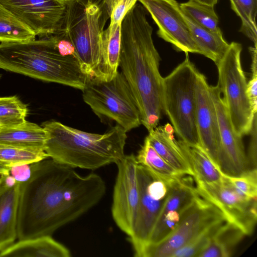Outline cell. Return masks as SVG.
Instances as JSON below:
<instances>
[{
    "label": "cell",
    "mask_w": 257,
    "mask_h": 257,
    "mask_svg": "<svg viewBox=\"0 0 257 257\" xmlns=\"http://www.w3.org/2000/svg\"><path fill=\"white\" fill-rule=\"evenodd\" d=\"M105 191L96 174L82 176L52 159L31 164L30 177L21 183L17 238L51 235L94 206Z\"/></svg>",
    "instance_id": "1"
},
{
    "label": "cell",
    "mask_w": 257,
    "mask_h": 257,
    "mask_svg": "<svg viewBox=\"0 0 257 257\" xmlns=\"http://www.w3.org/2000/svg\"><path fill=\"white\" fill-rule=\"evenodd\" d=\"M153 28L140 4L130 10L121 23L118 67L139 109L141 123L149 132L156 127L163 112V77L161 57L152 38Z\"/></svg>",
    "instance_id": "2"
},
{
    "label": "cell",
    "mask_w": 257,
    "mask_h": 257,
    "mask_svg": "<svg viewBox=\"0 0 257 257\" xmlns=\"http://www.w3.org/2000/svg\"><path fill=\"white\" fill-rule=\"evenodd\" d=\"M42 126L48 134L45 152L55 161L75 168L96 170L124 156L126 131L116 124L103 134L85 132L51 120Z\"/></svg>",
    "instance_id": "3"
},
{
    "label": "cell",
    "mask_w": 257,
    "mask_h": 257,
    "mask_svg": "<svg viewBox=\"0 0 257 257\" xmlns=\"http://www.w3.org/2000/svg\"><path fill=\"white\" fill-rule=\"evenodd\" d=\"M0 69L82 90L89 75L74 57L62 55L51 35L0 44Z\"/></svg>",
    "instance_id": "4"
},
{
    "label": "cell",
    "mask_w": 257,
    "mask_h": 257,
    "mask_svg": "<svg viewBox=\"0 0 257 257\" xmlns=\"http://www.w3.org/2000/svg\"><path fill=\"white\" fill-rule=\"evenodd\" d=\"M63 30L87 75L96 76L101 62L102 37L109 19L104 0H65Z\"/></svg>",
    "instance_id": "5"
},
{
    "label": "cell",
    "mask_w": 257,
    "mask_h": 257,
    "mask_svg": "<svg viewBox=\"0 0 257 257\" xmlns=\"http://www.w3.org/2000/svg\"><path fill=\"white\" fill-rule=\"evenodd\" d=\"M185 58L163 77V112L179 140L190 146H200L195 117V82L198 70Z\"/></svg>",
    "instance_id": "6"
},
{
    "label": "cell",
    "mask_w": 257,
    "mask_h": 257,
    "mask_svg": "<svg viewBox=\"0 0 257 257\" xmlns=\"http://www.w3.org/2000/svg\"><path fill=\"white\" fill-rule=\"evenodd\" d=\"M82 91L84 101L102 122L114 121L126 132L142 124L136 102L120 71L109 80L89 75Z\"/></svg>",
    "instance_id": "7"
},
{
    "label": "cell",
    "mask_w": 257,
    "mask_h": 257,
    "mask_svg": "<svg viewBox=\"0 0 257 257\" xmlns=\"http://www.w3.org/2000/svg\"><path fill=\"white\" fill-rule=\"evenodd\" d=\"M241 44L232 42L216 64L217 85L231 123L239 136L249 134L256 113L252 110L247 94V81L241 63Z\"/></svg>",
    "instance_id": "8"
},
{
    "label": "cell",
    "mask_w": 257,
    "mask_h": 257,
    "mask_svg": "<svg viewBox=\"0 0 257 257\" xmlns=\"http://www.w3.org/2000/svg\"><path fill=\"white\" fill-rule=\"evenodd\" d=\"M226 221L222 213L213 204L199 194L182 214L173 231L156 244H147L134 255L137 257H171L212 225Z\"/></svg>",
    "instance_id": "9"
},
{
    "label": "cell",
    "mask_w": 257,
    "mask_h": 257,
    "mask_svg": "<svg viewBox=\"0 0 257 257\" xmlns=\"http://www.w3.org/2000/svg\"><path fill=\"white\" fill-rule=\"evenodd\" d=\"M195 182L198 194L215 206L226 222L236 226L245 235L253 233L257 220L256 199L242 194L223 176L217 182Z\"/></svg>",
    "instance_id": "10"
},
{
    "label": "cell",
    "mask_w": 257,
    "mask_h": 257,
    "mask_svg": "<svg viewBox=\"0 0 257 257\" xmlns=\"http://www.w3.org/2000/svg\"><path fill=\"white\" fill-rule=\"evenodd\" d=\"M139 201L133 231L128 236L134 253L149 242V238L169 192V186L138 164Z\"/></svg>",
    "instance_id": "11"
},
{
    "label": "cell",
    "mask_w": 257,
    "mask_h": 257,
    "mask_svg": "<svg viewBox=\"0 0 257 257\" xmlns=\"http://www.w3.org/2000/svg\"><path fill=\"white\" fill-rule=\"evenodd\" d=\"M112 216L116 225L128 236L132 233L139 201L138 163L133 154L124 155L116 164Z\"/></svg>",
    "instance_id": "12"
},
{
    "label": "cell",
    "mask_w": 257,
    "mask_h": 257,
    "mask_svg": "<svg viewBox=\"0 0 257 257\" xmlns=\"http://www.w3.org/2000/svg\"><path fill=\"white\" fill-rule=\"evenodd\" d=\"M0 3L41 38L63 31L65 0H0Z\"/></svg>",
    "instance_id": "13"
},
{
    "label": "cell",
    "mask_w": 257,
    "mask_h": 257,
    "mask_svg": "<svg viewBox=\"0 0 257 257\" xmlns=\"http://www.w3.org/2000/svg\"><path fill=\"white\" fill-rule=\"evenodd\" d=\"M158 27V36L178 51L202 52L194 41L176 0H138Z\"/></svg>",
    "instance_id": "14"
},
{
    "label": "cell",
    "mask_w": 257,
    "mask_h": 257,
    "mask_svg": "<svg viewBox=\"0 0 257 257\" xmlns=\"http://www.w3.org/2000/svg\"><path fill=\"white\" fill-rule=\"evenodd\" d=\"M219 127L220 147L218 166L222 173L230 176H239L251 169L242 137L234 131L217 84L210 85Z\"/></svg>",
    "instance_id": "15"
},
{
    "label": "cell",
    "mask_w": 257,
    "mask_h": 257,
    "mask_svg": "<svg viewBox=\"0 0 257 257\" xmlns=\"http://www.w3.org/2000/svg\"><path fill=\"white\" fill-rule=\"evenodd\" d=\"M195 90L196 122L200 145L218 166L220 138L217 114L210 85L198 70Z\"/></svg>",
    "instance_id": "16"
},
{
    "label": "cell",
    "mask_w": 257,
    "mask_h": 257,
    "mask_svg": "<svg viewBox=\"0 0 257 257\" xmlns=\"http://www.w3.org/2000/svg\"><path fill=\"white\" fill-rule=\"evenodd\" d=\"M183 176L169 186V192L147 244H156L175 228L182 214L198 194L192 177Z\"/></svg>",
    "instance_id": "17"
},
{
    "label": "cell",
    "mask_w": 257,
    "mask_h": 257,
    "mask_svg": "<svg viewBox=\"0 0 257 257\" xmlns=\"http://www.w3.org/2000/svg\"><path fill=\"white\" fill-rule=\"evenodd\" d=\"M21 183L10 174L0 175V251L18 237Z\"/></svg>",
    "instance_id": "18"
},
{
    "label": "cell",
    "mask_w": 257,
    "mask_h": 257,
    "mask_svg": "<svg viewBox=\"0 0 257 257\" xmlns=\"http://www.w3.org/2000/svg\"><path fill=\"white\" fill-rule=\"evenodd\" d=\"M172 125L157 126L147 136L150 145L170 166L179 173L193 177V173L174 136Z\"/></svg>",
    "instance_id": "19"
},
{
    "label": "cell",
    "mask_w": 257,
    "mask_h": 257,
    "mask_svg": "<svg viewBox=\"0 0 257 257\" xmlns=\"http://www.w3.org/2000/svg\"><path fill=\"white\" fill-rule=\"evenodd\" d=\"M69 250L46 235L19 240L0 251V257H69Z\"/></svg>",
    "instance_id": "20"
},
{
    "label": "cell",
    "mask_w": 257,
    "mask_h": 257,
    "mask_svg": "<svg viewBox=\"0 0 257 257\" xmlns=\"http://www.w3.org/2000/svg\"><path fill=\"white\" fill-rule=\"evenodd\" d=\"M48 134L36 123L25 121L0 130V144L45 151Z\"/></svg>",
    "instance_id": "21"
},
{
    "label": "cell",
    "mask_w": 257,
    "mask_h": 257,
    "mask_svg": "<svg viewBox=\"0 0 257 257\" xmlns=\"http://www.w3.org/2000/svg\"><path fill=\"white\" fill-rule=\"evenodd\" d=\"M121 23H110L102 37L101 62L96 76L109 80L118 72L121 46Z\"/></svg>",
    "instance_id": "22"
},
{
    "label": "cell",
    "mask_w": 257,
    "mask_h": 257,
    "mask_svg": "<svg viewBox=\"0 0 257 257\" xmlns=\"http://www.w3.org/2000/svg\"><path fill=\"white\" fill-rule=\"evenodd\" d=\"M177 141L192 169L195 181L214 183L222 180L223 173L201 146H190L180 140Z\"/></svg>",
    "instance_id": "23"
},
{
    "label": "cell",
    "mask_w": 257,
    "mask_h": 257,
    "mask_svg": "<svg viewBox=\"0 0 257 257\" xmlns=\"http://www.w3.org/2000/svg\"><path fill=\"white\" fill-rule=\"evenodd\" d=\"M181 11L194 41L202 52V55L211 59L215 64L217 63L229 46V44L223 38L222 32L215 33L199 26L181 9Z\"/></svg>",
    "instance_id": "24"
},
{
    "label": "cell",
    "mask_w": 257,
    "mask_h": 257,
    "mask_svg": "<svg viewBox=\"0 0 257 257\" xmlns=\"http://www.w3.org/2000/svg\"><path fill=\"white\" fill-rule=\"evenodd\" d=\"M136 157L139 165L164 181L168 186L186 176L179 173L165 162L150 145L147 137Z\"/></svg>",
    "instance_id": "25"
},
{
    "label": "cell",
    "mask_w": 257,
    "mask_h": 257,
    "mask_svg": "<svg viewBox=\"0 0 257 257\" xmlns=\"http://www.w3.org/2000/svg\"><path fill=\"white\" fill-rule=\"evenodd\" d=\"M245 235L236 226L225 222L197 257H229Z\"/></svg>",
    "instance_id": "26"
},
{
    "label": "cell",
    "mask_w": 257,
    "mask_h": 257,
    "mask_svg": "<svg viewBox=\"0 0 257 257\" xmlns=\"http://www.w3.org/2000/svg\"><path fill=\"white\" fill-rule=\"evenodd\" d=\"M36 34L0 3V42L34 40Z\"/></svg>",
    "instance_id": "27"
},
{
    "label": "cell",
    "mask_w": 257,
    "mask_h": 257,
    "mask_svg": "<svg viewBox=\"0 0 257 257\" xmlns=\"http://www.w3.org/2000/svg\"><path fill=\"white\" fill-rule=\"evenodd\" d=\"M49 158L44 150L0 144V163L12 167L31 164Z\"/></svg>",
    "instance_id": "28"
},
{
    "label": "cell",
    "mask_w": 257,
    "mask_h": 257,
    "mask_svg": "<svg viewBox=\"0 0 257 257\" xmlns=\"http://www.w3.org/2000/svg\"><path fill=\"white\" fill-rule=\"evenodd\" d=\"M231 9L241 21L239 31L257 44V0H230Z\"/></svg>",
    "instance_id": "29"
},
{
    "label": "cell",
    "mask_w": 257,
    "mask_h": 257,
    "mask_svg": "<svg viewBox=\"0 0 257 257\" xmlns=\"http://www.w3.org/2000/svg\"><path fill=\"white\" fill-rule=\"evenodd\" d=\"M181 10L199 26L215 33H222L213 7L193 0L179 4Z\"/></svg>",
    "instance_id": "30"
},
{
    "label": "cell",
    "mask_w": 257,
    "mask_h": 257,
    "mask_svg": "<svg viewBox=\"0 0 257 257\" xmlns=\"http://www.w3.org/2000/svg\"><path fill=\"white\" fill-rule=\"evenodd\" d=\"M27 113V105L16 96L0 97V124L2 127L24 122Z\"/></svg>",
    "instance_id": "31"
},
{
    "label": "cell",
    "mask_w": 257,
    "mask_h": 257,
    "mask_svg": "<svg viewBox=\"0 0 257 257\" xmlns=\"http://www.w3.org/2000/svg\"><path fill=\"white\" fill-rule=\"evenodd\" d=\"M225 222L209 227L187 244L176 250L171 257H197Z\"/></svg>",
    "instance_id": "32"
},
{
    "label": "cell",
    "mask_w": 257,
    "mask_h": 257,
    "mask_svg": "<svg viewBox=\"0 0 257 257\" xmlns=\"http://www.w3.org/2000/svg\"><path fill=\"white\" fill-rule=\"evenodd\" d=\"M223 177L238 192L247 197L256 199V169H250L237 176H230L223 174Z\"/></svg>",
    "instance_id": "33"
},
{
    "label": "cell",
    "mask_w": 257,
    "mask_h": 257,
    "mask_svg": "<svg viewBox=\"0 0 257 257\" xmlns=\"http://www.w3.org/2000/svg\"><path fill=\"white\" fill-rule=\"evenodd\" d=\"M138 0H104L110 23H121L123 19Z\"/></svg>",
    "instance_id": "34"
},
{
    "label": "cell",
    "mask_w": 257,
    "mask_h": 257,
    "mask_svg": "<svg viewBox=\"0 0 257 257\" xmlns=\"http://www.w3.org/2000/svg\"><path fill=\"white\" fill-rule=\"evenodd\" d=\"M251 56V76L247 83V94L252 110L256 113L257 110V64L256 48L250 47L249 48Z\"/></svg>",
    "instance_id": "35"
},
{
    "label": "cell",
    "mask_w": 257,
    "mask_h": 257,
    "mask_svg": "<svg viewBox=\"0 0 257 257\" xmlns=\"http://www.w3.org/2000/svg\"><path fill=\"white\" fill-rule=\"evenodd\" d=\"M250 134L251 138L247 158L250 168L256 169V116L254 118Z\"/></svg>",
    "instance_id": "36"
},
{
    "label": "cell",
    "mask_w": 257,
    "mask_h": 257,
    "mask_svg": "<svg viewBox=\"0 0 257 257\" xmlns=\"http://www.w3.org/2000/svg\"><path fill=\"white\" fill-rule=\"evenodd\" d=\"M10 174L18 182L26 181L31 175V164H24L12 167Z\"/></svg>",
    "instance_id": "37"
},
{
    "label": "cell",
    "mask_w": 257,
    "mask_h": 257,
    "mask_svg": "<svg viewBox=\"0 0 257 257\" xmlns=\"http://www.w3.org/2000/svg\"><path fill=\"white\" fill-rule=\"evenodd\" d=\"M197 3L206 5L207 6L214 7L217 3L218 0H193Z\"/></svg>",
    "instance_id": "38"
},
{
    "label": "cell",
    "mask_w": 257,
    "mask_h": 257,
    "mask_svg": "<svg viewBox=\"0 0 257 257\" xmlns=\"http://www.w3.org/2000/svg\"><path fill=\"white\" fill-rule=\"evenodd\" d=\"M11 167L0 163V175L10 174Z\"/></svg>",
    "instance_id": "39"
},
{
    "label": "cell",
    "mask_w": 257,
    "mask_h": 257,
    "mask_svg": "<svg viewBox=\"0 0 257 257\" xmlns=\"http://www.w3.org/2000/svg\"><path fill=\"white\" fill-rule=\"evenodd\" d=\"M2 128L1 124H0V130Z\"/></svg>",
    "instance_id": "40"
},
{
    "label": "cell",
    "mask_w": 257,
    "mask_h": 257,
    "mask_svg": "<svg viewBox=\"0 0 257 257\" xmlns=\"http://www.w3.org/2000/svg\"><path fill=\"white\" fill-rule=\"evenodd\" d=\"M1 75H0V78H1Z\"/></svg>",
    "instance_id": "41"
}]
</instances>
